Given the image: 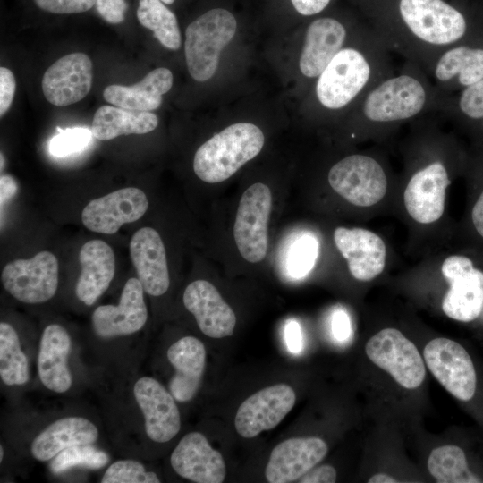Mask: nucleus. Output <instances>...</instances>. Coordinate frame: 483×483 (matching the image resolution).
<instances>
[{
  "label": "nucleus",
  "mask_w": 483,
  "mask_h": 483,
  "mask_svg": "<svg viewBox=\"0 0 483 483\" xmlns=\"http://www.w3.org/2000/svg\"><path fill=\"white\" fill-rule=\"evenodd\" d=\"M173 73L165 67L149 72L140 81L131 86L112 84L105 88L104 99L111 105L135 111H153L163 101V95L173 85Z\"/></svg>",
  "instance_id": "obj_27"
},
{
  "label": "nucleus",
  "mask_w": 483,
  "mask_h": 483,
  "mask_svg": "<svg viewBox=\"0 0 483 483\" xmlns=\"http://www.w3.org/2000/svg\"><path fill=\"white\" fill-rule=\"evenodd\" d=\"M161 1L165 4H172L174 2V0H161Z\"/></svg>",
  "instance_id": "obj_50"
},
{
  "label": "nucleus",
  "mask_w": 483,
  "mask_h": 483,
  "mask_svg": "<svg viewBox=\"0 0 483 483\" xmlns=\"http://www.w3.org/2000/svg\"><path fill=\"white\" fill-rule=\"evenodd\" d=\"M148 208L142 190L125 187L90 200L81 212V221L92 232L114 234L124 224L141 218Z\"/></svg>",
  "instance_id": "obj_12"
},
{
  "label": "nucleus",
  "mask_w": 483,
  "mask_h": 483,
  "mask_svg": "<svg viewBox=\"0 0 483 483\" xmlns=\"http://www.w3.org/2000/svg\"><path fill=\"white\" fill-rule=\"evenodd\" d=\"M271 206L270 189L261 182L250 185L239 201L233 237L241 256L250 263L260 262L267 255Z\"/></svg>",
  "instance_id": "obj_4"
},
{
  "label": "nucleus",
  "mask_w": 483,
  "mask_h": 483,
  "mask_svg": "<svg viewBox=\"0 0 483 483\" xmlns=\"http://www.w3.org/2000/svg\"><path fill=\"white\" fill-rule=\"evenodd\" d=\"M457 75L464 86L483 80V49L459 47L444 54L436 67V78L447 81Z\"/></svg>",
  "instance_id": "obj_30"
},
{
  "label": "nucleus",
  "mask_w": 483,
  "mask_h": 483,
  "mask_svg": "<svg viewBox=\"0 0 483 483\" xmlns=\"http://www.w3.org/2000/svg\"><path fill=\"white\" fill-rule=\"evenodd\" d=\"M328 182L337 194L358 207L377 204L387 188L381 165L364 155L348 156L335 164L328 173Z\"/></svg>",
  "instance_id": "obj_6"
},
{
  "label": "nucleus",
  "mask_w": 483,
  "mask_h": 483,
  "mask_svg": "<svg viewBox=\"0 0 483 483\" xmlns=\"http://www.w3.org/2000/svg\"><path fill=\"white\" fill-rule=\"evenodd\" d=\"M426 92L419 80L401 75L386 80L369 93L363 113L374 122L407 119L421 111Z\"/></svg>",
  "instance_id": "obj_13"
},
{
  "label": "nucleus",
  "mask_w": 483,
  "mask_h": 483,
  "mask_svg": "<svg viewBox=\"0 0 483 483\" xmlns=\"http://www.w3.org/2000/svg\"><path fill=\"white\" fill-rule=\"evenodd\" d=\"M137 18L163 47L170 50L180 48L182 38L177 18L161 0H139Z\"/></svg>",
  "instance_id": "obj_31"
},
{
  "label": "nucleus",
  "mask_w": 483,
  "mask_h": 483,
  "mask_svg": "<svg viewBox=\"0 0 483 483\" xmlns=\"http://www.w3.org/2000/svg\"><path fill=\"white\" fill-rule=\"evenodd\" d=\"M3 164H4L3 154L1 153V169H3Z\"/></svg>",
  "instance_id": "obj_51"
},
{
  "label": "nucleus",
  "mask_w": 483,
  "mask_h": 483,
  "mask_svg": "<svg viewBox=\"0 0 483 483\" xmlns=\"http://www.w3.org/2000/svg\"><path fill=\"white\" fill-rule=\"evenodd\" d=\"M365 352L402 386L414 389L422 384L426 375L423 360L414 343L399 330L382 329L369 338Z\"/></svg>",
  "instance_id": "obj_5"
},
{
  "label": "nucleus",
  "mask_w": 483,
  "mask_h": 483,
  "mask_svg": "<svg viewBox=\"0 0 483 483\" xmlns=\"http://www.w3.org/2000/svg\"><path fill=\"white\" fill-rule=\"evenodd\" d=\"M370 67L353 48L341 49L319 75L316 92L319 102L330 109L350 103L369 80Z\"/></svg>",
  "instance_id": "obj_10"
},
{
  "label": "nucleus",
  "mask_w": 483,
  "mask_h": 483,
  "mask_svg": "<svg viewBox=\"0 0 483 483\" xmlns=\"http://www.w3.org/2000/svg\"><path fill=\"white\" fill-rule=\"evenodd\" d=\"M326 443L318 437H293L278 444L271 452L266 467L270 483H288L299 479L327 453Z\"/></svg>",
  "instance_id": "obj_20"
},
{
  "label": "nucleus",
  "mask_w": 483,
  "mask_h": 483,
  "mask_svg": "<svg viewBox=\"0 0 483 483\" xmlns=\"http://www.w3.org/2000/svg\"><path fill=\"white\" fill-rule=\"evenodd\" d=\"M71 338L64 327L57 324L47 326L41 335L38 355V372L42 384L55 393H64L72 386L67 365Z\"/></svg>",
  "instance_id": "obj_25"
},
{
  "label": "nucleus",
  "mask_w": 483,
  "mask_h": 483,
  "mask_svg": "<svg viewBox=\"0 0 483 483\" xmlns=\"http://www.w3.org/2000/svg\"><path fill=\"white\" fill-rule=\"evenodd\" d=\"M133 394L143 413L148 436L157 443L174 438L181 428V417L172 394L149 377L137 380Z\"/></svg>",
  "instance_id": "obj_15"
},
{
  "label": "nucleus",
  "mask_w": 483,
  "mask_h": 483,
  "mask_svg": "<svg viewBox=\"0 0 483 483\" xmlns=\"http://www.w3.org/2000/svg\"><path fill=\"white\" fill-rule=\"evenodd\" d=\"M334 336L340 342L345 341L351 335V323L348 315L343 310L335 312L332 319Z\"/></svg>",
  "instance_id": "obj_43"
},
{
  "label": "nucleus",
  "mask_w": 483,
  "mask_h": 483,
  "mask_svg": "<svg viewBox=\"0 0 483 483\" xmlns=\"http://www.w3.org/2000/svg\"><path fill=\"white\" fill-rule=\"evenodd\" d=\"M157 124L158 118L151 112L105 105L95 112L90 130L97 140H109L121 135L145 134Z\"/></svg>",
  "instance_id": "obj_29"
},
{
  "label": "nucleus",
  "mask_w": 483,
  "mask_h": 483,
  "mask_svg": "<svg viewBox=\"0 0 483 483\" xmlns=\"http://www.w3.org/2000/svg\"><path fill=\"white\" fill-rule=\"evenodd\" d=\"M108 462L107 454L89 445L71 446L60 452L50 464L53 473L59 474L73 467L99 469Z\"/></svg>",
  "instance_id": "obj_34"
},
{
  "label": "nucleus",
  "mask_w": 483,
  "mask_h": 483,
  "mask_svg": "<svg viewBox=\"0 0 483 483\" xmlns=\"http://www.w3.org/2000/svg\"><path fill=\"white\" fill-rule=\"evenodd\" d=\"M369 483H395L397 480L386 473H377L369 478Z\"/></svg>",
  "instance_id": "obj_48"
},
{
  "label": "nucleus",
  "mask_w": 483,
  "mask_h": 483,
  "mask_svg": "<svg viewBox=\"0 0 483 483\" xmlns=\"http://www.w3.org/2000/svg\"><path fill=\"white\" fill-rule=\"evenodd\" d=\"M16 89L13 73L6 67H0V115L3 116L10 108Z\"/></svg>",
  "instance_id": "obj_41"
},
{
  "label": "nucleus",
  "mask_w": 483,
  "mask_h": 483,
  "mask_svg": "<svg viewBox=\"0 0 483 483\" xmlns=\"http://www.w3.org/2000/svg\"><path fill=\"white\" fill-rule=\"evenodd\" d=\"M318 242L310 235H303L292 245L288 257V272L294 278L307 275L314 266Z\"/></svg>",
  "instance_id": "obj_37"
},
{
  "label": "nucleus",
  "mask_w": 483,
  "mask_h": 483,
  "mask_svg": "<svg viewBox=\"0 0 483 483\" xmlns=\"http://www.w3.org/2000/svg\"><path fill=\"white\" fill-rule=\"evenodd\" d=\"M183 303L207 336L223 338L233 335L235 314L211 283L202 279L191 282L183 292Z\"/></svg>",
  "instance_id": "obj_21"
},
{
  "label": "nucleus",
  "mask_w": 483,
  "mask_h": 483,
  "mask_svg": "<svg viewBox=\"0 0 483 483\" xmlns=\"http://www.w3.org/2000/svg\"><path fill=\"white\" fill-rule=\"evenodd\" d=\"M3 457H4V449H3V446L1 445L0 446V461L1 462L3 460Z\"/></svg>",
  "instance_id": "obj_49"
},
{
  "label": "nucleus",
  "mask_w": 483,
  "mask_h": 483,
  "mask_svg": "<svg viewBox=\"0 0 483 483\" xmlns=\"http://www.w3.org/2000/svg\"><path fill=\"white\" fill-rule=\"evenodd\" d=\"M460 108L469 117L483 118V80L464 89L460 99Z\"/></svg>",
  "instance_id": "obj_38"
},
{
  "label": "nucleus",
  "mask_w": 483,
  "mask_h": 483,
  "mask_svg": "<svg viewBox=\"0 0 483 483\" xmlns=\"http://www.w3.org/2000/svg\"><path fill=\"white\" fill-rule=\"evenodd\" d=\"M95 6L101 18L108 23L118 24L125 19V0H96Z\"/></svg>",
  "instance_id": "obj_40"
},
{
  "label": "nucleus",
  "mask_w": 483,
  "mask_h": 483,
  "mask_svg": "<svg viewBox=\"0 0 483 483\" xmlns=\"http://www.w3.org/2000/svg\"><path fill=\"white\" fill-rule=\"evenodd\" d=\"M428 469L439 483L482 482L469 470L462 449L453 445L434 449L428 460Z\"/></svg>",
  "instance_id": "obj_32"
},
{
  "label": "nucleus",
  "mask_w": 483,
  "mask_h": 483,
  "mask_svg": "<svg viewBox=\"0 0 483 483\" xmlns=\"http://www.w3.org/2000/svg\"><path fill=\"white\" fill-rule=\"evenodd\" d=\"M102 483H159L160 479L153 471L134 460H119L106 470Z\"/></svg>",
  "instance_id": "obj_36"
},
{
  "label": "nucleus",
  "mask_w": 483,
  "mask_h": 483,
  "mask_svg": "<svg viewBox=\"0 0 483 483\" xmlns=\"http://www.w3.org/2000/svg\"><path fill=\"white\" fill-rule=\"evenodd\" d=\"M42 10L57 14L79 13L89 11L96 0H34Z\"/></svg>",
  "instance_id": "obj_39"
},
{
  "label": "nucleus",
  "mask_w": 483,
  "mask_h": 483,
  "mask_svg": "<svg viewBox=\"0 0 483 483\" xmlns=\"http://www.w3.org/2000/svg\"><path fill=\"white\" fill-rule=\"evenodd\" d=\"M0 377L7 386H20L29 380L27 358L15 329L6 322L0 323Z\"/></svg>",
  "instance_id": "obj_33"
},
{
  "label": "nucleus",
  "mask_w": 483,
  "mask_h": 483,
  "mask_svg": "<svg viewBox=\"0 0 483 483\" xmlns=\"http://www.w3.org/2000/svg\"><path fill=\"white\" fill-rule=\"evenodd\" d=\"M80 274L76 283L77 298L93 305L106 291L115 273V257L111 246L102 240L85 242L79 252Z\"/></svg>",
  "instance_id": "obj_23"
},
{
  "label": "nucleus",
  "mask_w": 483,
  "mask_h": 483,
  "mask_svg": "<svg viewBox=\"0 0 483 483\" xmlns=\"http://www.w3.org/2000/svg\"><path fill=\"white\" fill-rule=\"evenodd\" d=\"M295 10L302 15H313L324 10L330 0H291Z\"/></svg>",
  "instance_id": "obj_45"
},
{
  "label": "nucleus",
  "mask_w": 483,
  "mask_h": 483,
  "mask_svg": "<svg viewBox=\"0 0 483 483\" xmlns=\"http://www.w3.org/2000/svg\"><path fill=\"white\" fill-rule=\"evenodd\" d=\"M471 218L476 231L483 237V191L472 208Z\"/></svg>",
  "instance_id": "obj_47"
},
{
  "label": "nucleus",
  "mask_w": 483,
  "mask_h": 483,
  "mask_svg": "<svg viewBox=\"0 0 483 483\" xmlns=\"http://www.w3.org/2000/svg\"><path fill=\"white\" fill-rule=\"evenodd\" d=\"M296 394L292 386L277 384L265 387L248 397L239 407L234 426L244 438L275 428L292 411Z\"/></svg>",
  "instance_id": "obj_11"
},
{
  "label": "nucleus",
  "mask_w": 483,
  "mask_h": 483,
  "mask_svg": "<svg viewBox=\"0 0 483 483\" xmlns=\"http://www.w3.org/2000/svg\"><path fill=\"white\" fill-rule=\"evenodd\" d=\"M284 338L290 352L297 353L302 347V335L299 324L291 320L285 326Z\"/></svg>",
  "instance_id": "obj_44"
},
{
  "label": "nucleus",
  "mask_w": 483,
  "mask_h": 483,
  "mask_svg": "<svg viewBox=\"0 0 483 483\" xmlns=\"http://www.w3.org/2000/svg\"><path fill=\"white\" fill-rule=\"evenodd\" d=\"M262 131L250 123H238L225 128L204 142L193 159L195 174L208 183L224 182L261 151Z\"/></svg>",
  "instance_id": "obj_1"
},
{
  "label": "nucleus",
  "mask_w": 483,
  "mask_h": 483,
  "mask_svg": "<svg viewBox=\"0 0 483 483\" xmlns=\"http://www.w3.org/2000/svg\"><path fill=\"white\" fill-rule=\"evenodd\" d=\"M18 191L16 180L10 174H3L0 177V205L7 203Z\"/></svg>",
  "instance_id": "obj_46"
},
{
  "label": "nucleus",
  "mask_w": 483,
  "mask_h": 483,
  "mask_svg": "<svg viewBox=\"0 0 483 483\" xmlns=\"http://www.w3.org/2000/svg\"><path fill=\"white\" fill-rule=\"evenodd\" d=\"M345 37L344 27L335 19L321 18L312 21L300 57L301 73L309 78L319 76L342 49Z\"/></svg>",
  "instance_id": "obj_26"
},
{
  "label": "nucleus",
  "mask_w": 483,
  "mask_h": 483,
  "mask_svg": "<svg viewBox=\"0 0 483 483\" xmlns=\"http://www.w3.org/2000/svg\"><path fill=\"white\" fill-rule=\"evenodd\" d=\"M167 358L175 369L169 382L170 393L178 402H188L197 394L206 366V349L194 336H184L173 343Z\"/></svg>",
  "instance_id": "obj_24"
},
{
  "label": "nucleus",
  "mask_w": 483,
  "mask_h": 483,
  "mask_svg": "<svg viewBox=\"0 0 483 483\" xmlns=\"http://www.w3.org/2000/svg\"><path fill=\"white\" fill-rule=\"evenodd\" d=\"M59 264L50 251L8 262L1 273L5 291L19 301L36 304L49 301L58 287Z\"/></svg>",
  "instance_id": "obj_3"
},
{
  "label": "nucleus",
  "mask_w": 483,
  "mask_h": 483,
  "mask_svg": "<svg viewBox=\"0 0 483 483\" xmlns=\"http://www.w3.org/2000/svg\"><path fill=\"white\" fill-rule=\"evenodd\" d=\"M441 272L449 284L442 301L444 313L461 322L476 319L483 309V272L461 255L445 258Z\"/></svg>",
  "instance_id": "obj_8"
},
{
  "label": "nucleus",
  "mask_w": 483,
  "mask_h": 483,
  "mask_svg": "<svg viewBox=\"0 0 483 483\" xmlns=\"http://www.w3.org/2000/svg\"><path fill=\"white\" fill-rule=\"evenodd\" d=\"M143 293L138 278L128 279L118 305H101L94 310L92 325L95 333L102 338H112L140 330L148 319Z\"/></svg>",
  "instance_id": "obj_16"
},
{
  "label": "nucleus",
  "mask_w": 483,
  "mask_h": 483,
  "mask_svg": "<svg viewBox=\"0 0 483 483\" xmlns=\"http://www.w3.org/2000/svg\"><path fill=\"white\" fill-rule=\"evenodd\" d=\"M170 462L178 475L197 483H221L226 474L222 454L199 432H191L180 440Z\"/></svg>",
  "instance_id": "obj_17"
},
{
  "label": "nucleus",
  "mask_w": 483,
  "mask_h": 483,
  "mask_svg": "<svg viewBox=\"0 0 483 483\" xmlns=\"http://www.w3.org/2000/svg\"><path fill=\"white\" fill-rule=\"evenodd\" d=\"M300 483H334L336 480V470L331 465L312 468L299 479Z\"/></svg>",
  "instance_id": "obj_42"
},
{
  "label": "nucleus",
  "mask_w": 483,
  "mask_h": 483,
  "mask_svg": "<svg viewBox=\"0 0 483 483\" xmlns=\"http://www.w3.org/2000/svg\"><path fill=\"white\" fill-rule=\"evenodd\" d=\"M48 143L50 154L57 157H65L84 150L92 140L91 130L85 127H73L62 130Z\"/></svg>",
  "instance_id": "obj_35"
},
{
  "label": "nucleus",
  "mask_w": 483,
  "mask_h": 483,
  "mask_svg": "<svg viewBox=\"0 0 483 483\" xmlns=\"http://www.w3.org/2000/svg\"><path fill=\"white\" fill-rule=\"evenodd\" d=\"M237 22L227 10L208 11L188 25L185 30L184 53L190 75L197 81H206L216 73L220 54L231 42Z\"/></svg>",
  "instance_id": "obj_2"
},
{
  "label": "nucleus",
  "mask_w": 483,
  "mask_h": 483,
  "mask_svg": "<svg viewBox=\"0 0 483 483\" xmlns=\"http://www.w3.org/2000/svg\"><path fill=\"white\" fill-rule=\"evenodd\" d=\"M449 184L447 172L440 162L417 172L403 194L405 208L411 218L420 224L438 220L444 213L445 191Z\"/></svg>",
  "instance_id": "obj_18"
},
{
  "label": "nucleus",
  "mask_w": 483,
  "mask_h": 483,
  "mask_svg": "<svg viewBox=\"0 0 483 483\" xmlns=\"http://www.w3.org/2000/svg\"><path fill=\"white\" fill-rule=\"evenodd\" d=\"M92 62L84 53L68 54L45 72L41 88L46 99L56 106H66L83 99L92 85Z\"/></svg>",
  "instance_id": "obj_14"
},
{
  "label": "nucleus",
  "mask_w": 483,
  "mask_h": 483,
  "mask_svg": "<svg viewBox=\"0 0 483 483\" xmlns=\"http://www.w3.org/2000/svg\"><path fill=\"white\" fill-rule=\"evenodd\" d=\"M130 256L144 292L161 296L170 284L166 253L159 233L149 226L134 233L130 242Z\"/></svg>",
  "instance_id": "obj_22"
},
{
  "label": "nucleus",
  "mask_w": 483,
  "mask_h": 483,
  "mask_svg": "<svg viewBox=\"0 0 483 483\" xmlns=\"http://www.w3.org/2000/svg\"><path fill=\"white\" fill-rule=\"evenodd\" d=\"M334 241L355 279L371 281L384 270L386 245L377 233L363 228L337 227Z\"/></svg>",
  "instance_id": "obj_19"
},
{
  "label": "nucleus",
  "mask_w": 483,
  "mask_h": 483,
  "mask_svg": "<svg viewBox=\"0 0 483 483\" xmlns=\"http://www.w3.org/2000/svg\"><path fill=\"white\" fill-rule=\"evenodd\" d=\"M423 356L434 377L455 398L469 401L474 396L476 371L470 356L460 343L435 338L425 346Z\"/></svg>",
  "instance_id": "obj_9"
},
{
  "label": "nucleus",
  "mask_w": 483,
  "mask_h": 483,
  "mask_svg": "<svg viewBox=\"0 0 483 483\" xmlns=\"http://www.w3.org/2000/svg\"><path fill=\"white\" fill-rule=\"evenodd\" d=\"M399 8L411 31L428 43L450 44L466 31L463 15L443 0H401Z\"/></svg>",
  "instance_id": "obj_7"
},
{
  "label": "nucleus",
  "mask_w": 483,
  "mask_h": 483,
  "mask_svg": "<svg viewBox=\"0 0 483 483\" xmlns=\"http://www.w3.org/2000/svg\"><path fill=\"white\" fill-rule=\"evenodd\" d=\"M98 436L97 427L82 417H65L55 420L32 441L30 451L35 459L47 461L63 450L79 445H90Z\"/></svg>",
  "instance_id": "obj_28"
}]
</instances>
